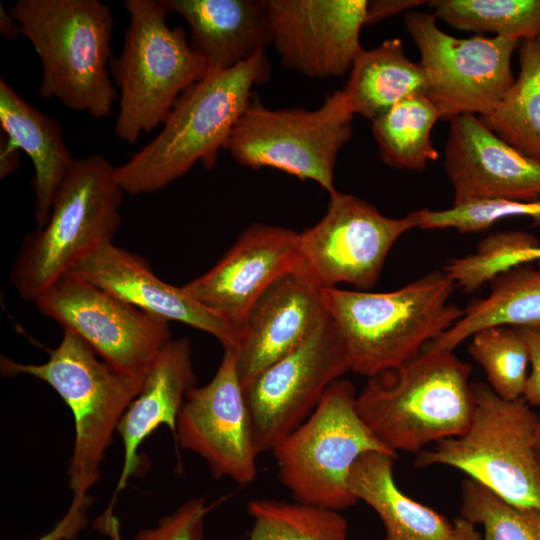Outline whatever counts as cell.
Listing matches in <instances>:
<instances>
[{
    "instance_id": "obj_32",
    "label": "cell",
    "mask_w": 540,
    "mask_h": 540,
    "mask_svg": "<svg viewBox=\"0 0 540 540\" xmlns=\"http://www.w3.org/2000/svg\"><path fill=\"white\" fill-rule=\"evenodd\" d=\"M461 514L483 526L482 540H540V510L511 505L470 478L462 482Z\"/></svg>"
},
{
    "instance_id": "obj_18",
    "label": "cell",
    "mask_w": 540,
    "mask_h": 540,
    "mask_svg": "<svg viewBox=\"0 0 540 540\" xmlns=\"http://www.w3.org/2000/svg\"><path fill=\"white\" fill-rule=\"evenodd\" d=\"M444 167L453 205L483 200H540V161L500 139L473 114L449 120Z\"/></svg>"
},
{
    "instance_id": "obj_22",
    "label": "cell",
    "mask_w": 540,
    "mask_h": 540,
    "mask_svg": "<svg viewBox=\"0 0 540 540\" xmlns=\"http://www.w3.org/2000/svg\"><path fill=\"white\" fill-rule=\"evenodd\" d=\"M191 346L187 338L170 340L158 354L149 369L142 390L121 418L117 432L124 445V461L115 495L130 476L134 475L141 460L138 449L159 426L166 425L176 435L178 414L186 394L195 387Z\"/></svg>"
},
{
    "instance_id": "obj_28",
    "label": "cell",
    "mask_w": 540,
    "mask_h": 540,
    "mask_svg": "<svg viewBox=\"0 0 540 540\" xmlns=\"http://www.w3.org/2000/svg\"><path fill=\"white\" fill-rule=\"evenodd\" d=\"M439 119L440 113L429 98L415 94L372 120V134L382 162L397 169L425 170L428 162L439 156L431 140Z\"/></svg>"
},
{
    "instance_id": "obj_2",
    "label": "cell",
    "mask_w": 540,
    "mask_h": 540,
    "mask_svg": "<svg viewBox=\"0 0 540 540\" xmlns=\"http://www.w3.org/2000/svg\"><path fill=\"white\" fill-rule=\"evenodd\" d=\"M455 287L442 269L391 292L322 289L350 371L370 378L419 354L463 316L464 309L449 302Z\"/></svg>"
},
{
    "instance_id": "obj_19",
    "label": "cell",
    "mask_w": 540,
    "mask_h": 540,
    "mask_svg": "<svg viewBox=\"0 0 540 540\" xmlns=\"http://www.w3.org/2000/svg\"><path fill=\"white\" fill-rule=\"evenodd\" d=\"M327 316L322 290L298 273L273 283L250 309L234 349L244 392L265 369L303 345Z\"/></svg>"
},
{
    "instance_id": "obj_23",
    "label": "cell",
    "mask_w": 540,
    "mask_h": 540,
    "mask_svg": "<svg viewBox=\"0 0 540 540\" xmlns=\"http://www.w3.org/2000/svg\"><path fill=\"white\" fill-rule=\"evenodd\" d=\"M0 125L9 144L25 152L34 166L37 229L48 222L56 195L75 164L61 124L24 100L0 79Z\"/></svg>"
},
{
    "instance_id": "obj_29",
    "label": "cell",
    "mask_w": 540,
    "mask_h": 540,
    "mask_svg": "<svg viewBox=\"0 0 540 540\" xmlns=\"http://www.w3.org/2000/svg\"><path fill=\"white\" fill-rule=\"evenodd\" d=\"M252 527L246 540H347L348 523L340 511L297 501L252 500Z\"/></svg>"
},
{
    "instance_id": "obj_33",
    "label": "cell",
    "mask_w": 540,
    "mask_h": 540,
    "mask_svg": "<svg viewBox=\"0 0 540 540\" xmlns=\"http://www.w3.org/2000/svg\"><path fill=\"white\" fill-rule=\"evenodd\" d=\"M417 228L455 229L460 233L480 232L507 217H529L540 226V200L534 202L483 200L444 210L421 209L413 212Z\"/></svg>"
},
{
    "instance_id": "obj_9",
    "label": "cell",
    "mask_w": 540,
    "mask_h": 540,
    "mask_svg": "<svg viewBox=\"0 0 540 540\" xmlns=\"http://www.w3.org/2000/svg\"><path fill=\"white\" fill-rule=\"evenodd\" d=\"M353 384L334 381L311 415L271 451L278 476L294 501L343 511L357 503L349 486L356 461L386 448L356 407Z\"/></svg>"
},
{
    "instance_id": "obj_16",
    "label": "cell",
    "mask_w": 540,
    "mask_h": 540,
    "mask_svg": "<svg viewBox=\"0 0 540 540\" xmlns=\"http://www.w3.org/2000/svg\"><path fill=\"white\" fill-rule=\"evenodd\" d=\"M366 0H268L281 63L310 78L338 77L363 51Z\"/></svg>"
},
{
    "instance_id": "obj_38",
    "label": "cell",
    "mask_w": 540,
    "mask_h": 540,
    "mask_svg": "<svg viewBox=\"0 0 540 540\" xmlns=\"http://www.w3.org/2000/svg\"><path fill=\"white\" fill-rule=\"evenodd\" d=\"M19 149L3 140L1 141L0 176L6 177L15 172L18 167Z\"/></svg>"
},
{
    "instance_id": "obj_25",
    "label": "cell",
    "mask_w": 540,
    "mask_h": 540,
    "mask_svg": "<svg viewBox=\"0 0 540 540\" xmlns=\"http://www.w3.org/2000/svg\"><path fill=\"white\" fill-rule=\"evenodd\" d=\"M490 294L474 298L451 328L425 348L453 351L475 333L489 327H520L540 323V261L535 267H512L490 281Z\"/></svg>"
},
{
    "instance_id": "obj_42",
    "label": "cell",
    "mask_w": 540,
    "mask_h": 540,
    "mask_svg": "<svg viewBox=\"0 0 540 540\" xmlns=\"http://www.w3.org/2000/svg\"><path fill=\"white\" fill-rule=\"evenodd\" d=\"M537 255H538V259L540 260V248H539V250H538V254H537Z\"/></svg>"
},
{
    "instance_id": "obj_8",
    "label": "cell",
    "mask_w": 540,
    "mask_h": 540,
    "mask_svg": "<svg viewBox=\"0 0 540 540\" xmlns=\"http://www.w3.org/2000/svg\"><path fill=\"white\" fill-rule=\"evenodd\" d=\"M474 412L467 430L419 452L416 467L445 465L505 502L540 510V466L534 437L538 417L524 398L509 401L482 382L472 383Z\"/></svg>"
},
{
    "instance_id": "obj_14",
    "label": "cell",
    "mask_w": 540,
    "mask_h": 540,
    "mask_svg": "<svg viewBox=\"0 0 540 540\" xmlns=\"http://www.w3.org/2000/svg\"><path fill=\"white\" fill-rule=\"evenodd\" d=\"M348 371L345 345L328 315L303 345L265 369L246 390L257 452L272 451L299 427Z\"/></svg>"
},
{
    "instance_id": "obj_26",
    "label": "cell",
    "mask_w": 540,
    "mask_h": 540,
    "mask_svg": "<svg viewBox=\"0 0 540 540\" xmlns=\"http://www.w3.org/2000/svg\"><path fill=\"white\" fill-rule=\"evenodd\" d=\"M428 80L420 63L392 38L357 56L343 89L354 114L374 120L405 98L425 94Z\"/></svg>"
},
{
    "instance_id": "obj_31",
    "label": "cell",
    "mask_w": 540,
    "mask_h": 540,
    "mask_svg": "<svg viewBox=\"0 0 540 540\" xmlns=\"http://www.w3.org/2000/svg\"><path fill=\"white\" fill-rule=\"evenodd\" d=\"M469 354L484 369L489 386L509 401L524 397L530 356L527 345L514 327H489L475 333Z\"/></svg>"
},
{
    "instance_id": "obj_15",
    "label": "cell",
    "mask_w": 540,
    "mask_h": 540,
    "mask_svg": "<svg viewBox=\"0 0 540 540\" xmlns=\"http://www.w3.org/2000/svg\"><path fill=\"white\" fill-rule=\"evenodd\" d=\"M201 456L215 478L248 484L257 474V452L250 413L235 363L234 349H224L209 383L186 394L174 438Z\"/></svg>"
},
{
    "instance_id": "obj_40",
    "label": "cell",
    "mask_w": 540,
    "mask_h": 540,
    "mask_svg": "<svg viewBox=\"0 0 540 540\" xmlns=\"http://www.w3.org/2000/svg\"><path fill=\"white\" fill-rule=\"evenodd\" d=\"M0 30L9 39H16L20 35L18 24L3 5L0 6Z\"/></svg>"
},
{
    "instance_id": "obj_3",
    "label": "cell",
    "mask_w": 540,
    "mask_h": 540,
    "mask_svg": "<svg viewBox=\"0 0 540 540\" xmlns=\"http://www.w3.org/2000/svg\"><path fill=\"white\" fill-rule=\"evenodd\" d=\"M41 67L39 94L101 119L112 114L114 18L99 0H18L8 8Z\"/></svg>"
},
{
    "instance_id": "obj_37",
    "label": "cell",
    "mask_w": 540,
    "mask_h": 540,
    "mask_svg": "<svg viewBox=\"0 0 540 540\" xmlns=\"http://www.w3.org/2000/svg\"><path fill=\"white\" fill-rule=\"evenodd\" d=\"M422 0H375L368 1L366 11V25L374 24L388 17L402 12H409L413 8L428 3Z\"/></svg>"
},
{
    "instance_id": "obj_1",
    "label": "cell",
    "mask_w": 540,
    "mask_h": 540,
    "mask_svg": "<svg viewBox=\"0 0 540 540\" xmlns=\"http://www.w3.org/2000/svg\"><path fill=\"white\" fill-rule=\"evenodd\" d=\"M271 66L265 53L230 70L207 73L175 101L161 131L131 158L116 167L124 193L157 192L197 163L210 170L246 109L253 87L265 83Z\"/></svg>"
},
{
    "instance_id": "obj_39",
    "label": "cell",
    "mask_w": 540,
    "mask_h": 540,
    "mask_svg": "<svg viewBox=\"0 0 540 540\" xmlns=\"http://www.w3.org/2000/svg\"><path fill=\"white\" fill-rule=\"evenodd\" d=\"M452 524L450 540H482L475 525L463 517L456 518Z\"/></svg>"
},
{
    "instance_id": "obj_27",
    "label": "cell",
    "mask_w": 540,
    "mask_h": 540,
    "mask_svg": "<svg viewBox=\"0 0 540 540\" xmlns=\"http://www.w3.org/2000/svg\"><path fill=\"white\" fill-rule=\"evenodd\" d=\"M500 139L540 161V36L519 42V72L488 115L479 117Z\"/></svg>"
},
{
    "instance_id": "obj_5",
    "label": "cell",
    "mask_w": 540,
    "mask_h": 540,
    "mask_svg": "<svg viewBox=\"0 0 540 540\" xmlns=\"http://www.w3.org/2000/svg\"><path fill=\"white\" fill-rule=\"evenodd\" d=\"M115 169L101 155L76 159L48 222L22 240L12 265L10 280L23 300L34 302L99 246L112 242L124 193Z\"/></svg>"
},
{
    "instance_id": "obj_24",
    "label": "cell",
    "mask_w": 540,
    "mask_h": 540,
    "mask_svg": "<svg viewBox=\"0 0 540 540\" xmlns=\"http://www.w3.org/2000/svg\"><path fill=\"white\" fill-rule=\"evenodd\" d=\"M395 455L363 454L352 467L349 486L381 519L386 540H450L453 524L403 493L393 475Z\"/></svg>"
},
{
    "instance_id": "obj_41",
    "label": "cell",
    "mask_w": 540,
    "mask_h": 540,
    "mask_svg": "<svg viewBox=\"0 0 540 540\" xmlns=\"http://www.w3.org/2000/svg\"><path fill=\"white\" fill-rule=\"evenodd\" d=\"M534 447H535L537 460L540 466V420L537 424L536 431H535Z\"/></svg>"
},
{
    "instance_id": "obj_13",
    "label": "cell",
    "mask_w": 540,
    "mask_h": 540,
    "mask_svg": "<svg viewBox=\"0 0 540 540\" xmlns=\"http://www.w3.org/2000/svg\"><path fill=\"white\" fill-rule=\"evenodd\" d=\"M38 310L79 336L102 360L146 376L171 340L168 321L69 272L34 301Z\"/></svg>"
},
{
    "instance_id": "obj_36",
    "label": "cell",
    "mask_w": 540,
    "mask_h": 540,
    "mask_svg": "<svg viewBox=\"0 0 540 540\" xmlns=\"http://www.w3.org/2000/svg\"><path fill=\"white\" fill-rule=\"evenodd\" d=\"M514 328L524 339L530 356L531 370L523 398L530 406H540V323Z\"/></svg>"
},
{
    "instance_id": "obj_20",
    "label": "cell",
    "mask_w": 540,
    "mask_h": 540,
    "mask_svg": "<svg viewBox=\"0 0 540 540\" xmlns=\"http://www.w3.org/2000/svg\"><path fill=\"white\" fill-rule=\"evenodd\" d=\"M72 272L149 314L209 333L223 349L238 345L240 334L231 323L189 296L182 286L159 279L143 258L112 242L99 246Z\"/></svg>"
},
{
    "instance_id": "obj_7",
    "label": "cell",
    "mask_w": 540,
    "mask_h": 540,
    "mask_svg": "<svg viewBox=\"0 0 540 540\" xmlns=\"http://www.w3.org/2000/svg\"><path fill=\"white\" fill-rule=\"evenodd\" d=\"M129 25L111 76L120 91L115 135L134 144L163 123L178 97L207 73L185 30L167 23L162 0H124Z\"/></svg>"
},
{
    "instance_id": "obj_10",
    "label": "cell",
    "mask_w": 540,
    "mask_h": 540,
    "mask_svg": "<svg viewBox=\"0 0 540 540\" xmlns=\"http://www.w3.org/2000/svg\"><path fill=\"white\" fill-rule=\"evenodd\" d=\"M354 115L343 90L327 95L315 110L270 109L253 94L227 150L242 166L277 169L331 194L337 190L335 165L352 136Z\"/></svg>"
},
{
    "instance_id": "obj_6",
    "label": "cell",
    "mask_w": 540,
    "mask_h": 540,
    "mask_svg": "<svg viewBox=\"0 0 540 540\" xmlns=\"http://www.w3.org/2000/svg\"><path fill=\"white\" fill-rule=\"evenodd\" d=\"M42 364L2 357L4 376L29 375L51 386L71 409L75 440L67 474L73 497L87 496L101 477V464L125 411L146 376L124 373L104 360L70 330Z\"/></svg>"
},
{
    "instance_id": "obj_11",
    "label": "cell",
    "mask_w": 540,
    "mask_h": 540,
    "mask_svg": "<svg viewBox=\"0 0 540 540\" xmlns=\"http://www.w3.org/2000/svg\"><path fill=\"white\" fill-rule=\"evenodd\" d=\"M434 12L404 14L428 86L425 95L441 119L490 114L514 83L511 59L519 41L502 37L456 38L437 26Z\"/></svg>"
},
{
    "instance_id": "obj_12",
    "label": "cell",
    "mask_w": 540,
    "mask_h": 540,
    "mask_svg": "<svg viewBox=\"0 0 540 540\" xmlns=\"http://www.w3.org/2000/svg\"><path fill=\"white\" fill-rule=\"evenodd\" d=\"M329 196L325 215L299 233L294 272L321 290L340 283L370 289L377 283L393 245L417 228L413 212L390 218L352 194L336 190Z\"/></svg>"
},
{
    "instance_id": "obj_17",
    "label": "cell",
    "mask_w": 540,
    "mask_h": 540,
    "mask_svg": "<svg viewBox=\"0 0 540 540\" xmlns=\"http://www.w3.org/2000/svg\"><path fill=\"white\" fill-rule=\"evenodd\" d=\"M299 233L254 224L207 272L182 286L193 299L231 323L239 332L253 305L298 264Z\"/></svg>"
},
{
    "instance_id": "obj_35",
    "label": "cell",
    "mask_w": 540,
    "mask_h": 540,
    "mask_svg": "<svg viewBox=\"0 0 540 540\" xmlns=\"http://www.w3.org/2000/svg\"><path fill=\"white\" fill-rule=\"evenodd\" d=\"M90 496L73 497L65 515L47 533L35 540H74L87 524Z\"/></svg>"
},
{
    "instance_id": "obj_21",
    "label": "cell",
    "mask_w": 540,
    "mask_h": 540,
    "mask_svg": "<svg viewBox=\"0 0 540 540\" xmlns=\"http://www.w3.org/2000/svg\"><path fill=\"white\" fill-rule=\"evenodd\" d=\"M190 28V47L207 73L230 70L272 44L268 0H162ZM206 73V74H207Z\"/></svg>"
},
{
    "instance_id": "obj_34",
    "label": "cell",
    "mask_w": 540,
    "mask_h": 540,
    "mask_svg": "<svg viewBox=\"0 0 540 540\" xmlns=\"http://www.w3.org/2000/svg\"><path fill=\"white\" fill-rule=\"evenodd\" d=\"M214 505H209L203 497L189 499L156 526L139 532L133 540H205V520ZM95 526L111 540H123L112 508L97 518Z\"/></svg>"
},
{
    "instance_id": "obj_30",
    "label": "cell",
    "mask_w": 540,
    "mask_h": 540,
    "mask_svg": "<svg viewBox=\"0 0 540 540\" xmlns=\"http://www.w3.org/2000/svg\"><path fill=\"white\" fill-rule=\"evenodd\" d=\"M437 18L461 31L517 41L540 36V0L429 1Z\"/></svg>"
},
{
    "instance_id": "obj_4",
    "label": "cell",
    "mask_w": 540,
    "mask_h": 540,
    "mask_svg": "<svg viewBox=\"0 0 540 540\" xmlns=\"http://www.w3.org/2000/svg\"><path fill=\"white\" fill-rule=\"evenodd\" d=\"M471 371L453 351L424 348L370 377L357 395V411L389 450L420 452L469 427L474 412Z\"/></svg>"
}]
</instances>
